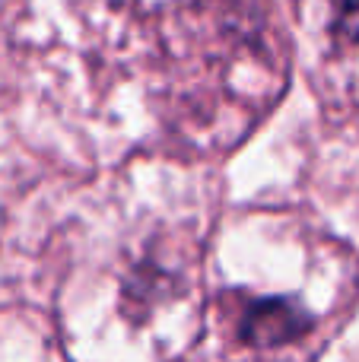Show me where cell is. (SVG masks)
Returning <instances> with one entry per match:
<instances>
[{"label": "cell", "instance_id": "obj_1", "mask_svg": "<svg viewBox=\"0 0 359 362\" xmlns=\"http://www.w3.org/2000/svg\"><path fill=\"white\" fill-rule=\"evenodd\" d=\"M305 327H309V321H305V315L293 302L267 299V302H258L248 312V318L242 321V337L258 346H280L296 340Z\"/></svg>", "mask_w": 359, "mask_h": 362}, {"label": "cell", "instance_id": "obj_2", "mask_svg": "<svg viewBox=\"0 0 359 362\" xmlns=\"http://www.w3.org/2000/svg\"><path fill=\"white\" fill-rule=\"evenodd\" d=\"M337 32H341L347 42H359V0H341Z\"/></svg>", "mask_w": 359, "mask_h": 362}]
</instances>
